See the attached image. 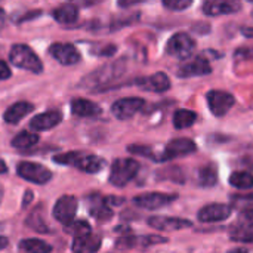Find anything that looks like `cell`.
Masks as SVG:
<instances>
[{"label":"cell","instance_id":"1","mask_svg":"<svg viewBox=\"0 0 253 253\" xmlns=\"http://www.w3.org/2000/svg\"><path fill=\"white\" fill-rule=\"evenodd\" d=\"M53 162L59 165H65V166H74L79 170L86 172V173H96L105 166V162L101 157L93 156V154L77 153V151L59 154L53 157Z\"/></svg>","mask_w":253,"mask_h":253},{"label":"cell","instance_id":"2","mask_svg":"<svg viewBox=\"0 0 253 253\" xmlns=\"http://www.w3.org/2000/svg\"><path fill=\"white\" fill-rule=\"evenodd\" d=\"M9 58H10V62L18 68H24V70H28L36 74L43 71L42 61L27 44H15L10 49Z\"/></svg>","mask_w":253,"mask_h":253},{"label":"cell","instance_id":"3","mask_svg":"<svg viewBox=\"0 0 253 253\" xmlns=\"http://www.w3.org/2000/svg\"><path fill=\"white\" fill-rule=\"evenodd\" d=\"M139 165L133 159H117L111 166L110 182L114 187L127 185L138 173Z\"/></svg>","mask_w":253,"mask_h":253},{"label":"cell","instance_id":"4","mask_svg":"<svg viewBox=\"0 0 253 253\" xmlns=\"http://www.w3.org/2000/svg\"><path fill=\"white\" fill-rule=\"evenodd\" d=\"M194 49H196V42L187 33H176L175 36L170 37V40L168 42V46H166L168 53L175 58H179V59L190 58L193 55Z\"/></svg>","mask_w":253,"mask_h":253},{"label":"cell","instance_id":"5","mask_svg":"<svg viewBox=\"0 0 253 253\" xmlns=\"http://www.w3.org/2000/svg\"><path fill=\"white\" fill-rule=\"evenodd\" d=\"M16 172L21 178H24L28 182H34L39 185H43L52 179V172L46 169L44 166L39 163L31 162H22L16 166Z\"/></svg>","mask_w":253,"mask_h":253},{"label":"cell","instance_id":"6","mask_svg":"<svg viewBox=\"0 0 253 253\" xmlns=\"http://www.w3.org/2000/svg\"><path fill=\"white\" fill-rule=\"evenodd\" d=\"M125 70V65L122 61L113 62V64H107L104 67H101L99 70H96L95 73H92L90 76H87L83 80V86H96V84H104L108 83L114 79H117L119 76H122Z\"/></svg>","mask_w":253,"mask_h":253},{"label":"cell","instance_id":"7","mask_svg":"<svg viewBox=\"0 0 253 253\" xmlns=\"http://www.w3.org/2000/svg\"><path fill=\"white\" fill-rule=\"evenodd\" d=\"M206 99L212 114L216 117L225 116L236 104V98L225 90H211L208 92Z\"/></svg>","mask_w":253,"mask_h":253},{"label":"cell","instance_id":"8","mask_svg":"<svg viewBox=\"0 0 253 253\" xmlns=\"http://www.w3.org/2000/svg\"><path fill=\"white\" fill-rule=\"evenodd\" d=\"M144 105H145V101L142 98H136V96L122 98L113 104L111 113L119 120H127L133 117L135 114H138L144 108Z\"/></svg>","mask_w":253,"mask_h":253},{"label":"cell","instance_id":"9","mask_svg":"<svg viewBox=\"0 0 253 253\" xmlns=\"http://www.w3.org/2000/svg\"><path fill=\"white\" fill-rule=\"evenodd\" d=\"M176 194H166V193H144L133 199V205L147 211H156L160 208H165L170 205L173 200H176Z\"/></svg>","mask_w":253,"mask_h":253},{"label":"cell","instance_id":"10","mask_svg":"<svg viewBox=\"0 0 253 253\" xmlns=\"http://www.w3.org/2000/svg\"><path fill=\"white\" fill-rule=\"evenodd\" d=\"M197 150V145L194 144V141L188 139V138H179V139H173L170 141L163 154L159 157L160 162H166V160H172V159H178V157H184L188 156L191 153H194Z\"/></svg>","mask_w":253,"mask_h":253},{"label":"cell","instance_id":"11","mask_svg":"<svg viewBox=\"0 0 253 253\" xmlns=\"http://www.w3.org/2000/svg\"><path fill=\"white\" fill-rule=\"evenodd\" d=\"M77 212V199L73 196H62L53 206V216L59 222L68 225L73 222Z\"/></svg>","mask_w":253,"mask_h":253},{"label":"cell","instance_id":"12","mask_svg":"<svg viewBox=\"0 0 253 253\" xmlns=\"http://www.w3.org/2000/svg\"><path fill=\"white\" fill-rule=\"evenodd\" d=\"M49 53L62 65H74L80 61V52L70 43H53L49 47Z\"/></svg>","mask_w":253,"mask_h":253},{"label":"cell","instance_id":"13","mask_svg":"<svg viewBox=\"0 0 253 253\" xmlns=\"http://www.w3.org/2000/svg\"><path fill=\"white\" fill-rule=\"evenodd\" d=\"M148 225L159 231H179L190 228L193 225L191 221L182 218H170V216H151L148 218Z\"/></svg>","mask_w":253,"mask_h":253},{"label":"cell","instance_id":"14","mask_svg":"<svg viewBox=\"0 0 253 253\" xmlns=\"http://www.w3.org/2000/svg\"><path fill=\"white\" fill-rule=\"evenodd\" d=\"M231 215V208L228 205L213 203L205 206L199 212V221L203 224H212V222H221L228 219Z\"/></svg>","mask_w":253,"mask_h":253},{"label":"cell","instance_id":"15","mask_svg":"<svg viewBox=\"0 0 253 253\" xmlns=\"http://www.w3.org/2000/svg\"><path fill=\"white\" fill-rule=\"evenodd\" d=\"M168 239L160 237V236H130V237H120L116 243V246L119 249H135V248H150L154 245H160V243H166Z\"/></svg>","mask_w":253,"mask_h":253},{"label":"cell","instance_id":"16","mask_svg":"<svg viewBox=\"0 0 253 253\" xmlns=\"http://www.w3.org/2000/svg\"><path fill=\"white\" fill-rule=\"evenodd\" d=\"M242 9L239 1H206L203 4V13L208 16H218V15H230L236 13Z\"/></svg>","mask_w":253,"mask_h":253},{"label":"cell","instance_id":"17","mask_svg":"<svg viewBox=\"0 0 253 253\" xmlns=\"http://www.w3.org/2000/svg\"><path fill=\"white\" fill-rule=\"evenodd\" d=\"M211 73H212V67L209 61L205 58H196L194 61L184 64L179 68L178 76L179 77H197V76H206Z\"/></svg>","mask_w":253,"mask_h":253},{"label":"cell","instance_id":"18","mask_svg":"<svg viewBox=\"0 0 253 253\" xmlns=\"http://www.w3.org/2000/svg\"><path fill=\"white\" fill-rule=\"evenodd\" d=\"M61 113L56 110H50L46 111L43 114L36 116L31 122H30V127L34 130H49L52 127H55L56 125L61 123Z\"/></svg>","mask_w":253,"mask_h":253},{"label":"cell","instance_id":"19","mask_svg":"<svg viewBox=\"0 0 253 253\" xmlns=\"http://www.w3.org/2000/svg\"><path fill=\"white\" fill-rule=\"evenodd\" d=\"M101 248V237L95 234H84L74 237L73 252L74 253H96Z\"/></svg>","mask_w":253,"mask_h":253},{"label":"cell","instance_id":"20","mask_svg":"<svg viewBox=\"0 0 253 253\" xmlns=\"http://www.w3.org/2000/svg\"><path fill=\"white\" fill-rule=\"evenodd\" d=\"M71 111L77 117H96L101 114V108L98 104L83 99V98H76L71 102Z\"/></svg>","mask_w":253,"mask_h":253},{"label":"cell","instance_id":"21","mask_svg":"<svg viewBox=\"0 0 253 253\" xmlns=\"http://www.w3.org/2000/svg\"><path fill=\"white\" fill-rule=\"evenodd\" d=\"M141 86L144 89H147V90L162 93V92H166L170 87V80H169V77L165 73L159 71V73L150 76L148 79H144Z\"/></svg>","mask_w":253,"mask_h":253},{"label":"cell","instance_id":"22","mask_svg":"<svg viewBox=\"0 0 253 253\" xmlns=\"http://www.w3.org/2000/svg\"><path fill=\"white\" fill-rule=\"evenodd\" d=\"M33 110H34V107L30 102H16L4 111L3 119L6 123H18V122H21L22 117L30 114Z\"/></svg>","mask_w":253,"mask_h":253},{"label":"cell","instance_id":"23","mask_svg":"<svg viewBox=\"0 0 253 253\" xmlns=\"http://www.w3.org/2000/svg\"><path fill=\"white\" fill-rule=\"evenodd\" d=\"M53 18L59 24H73L79 18V9L71 3L61 4L59 7L53 10Z\"/></svg>","mask_w":253,"mask_h":253},{"label":"cell","instance_id":"24","mask_svg":"<svg viewBox=\"0 0 253 253\" xmlns=\"http://www.w3.org/2000/svg\"><path fill=\"white\" fill-rule=\"evenodd\" d=\"M39 142V135L28 132V130H22L19 132L13 139H12V147L18 148V150H28L31 147H34Z\"/></svg>","mask_w":253,"mask_h":253},{"label":"cell","instance_id":"25","mask_svg":"<svg viewBox=\"0 0 253 253\" xmlns=\"http://www.w3.org/2000/svg\"><path fill=\"white\" fill-rule=\"evenodd\" d=\"M19 249L24 253H50L52 246L39 239H27L19 243Z\"/></svg>","mask_w":253,"mask_h":253},{"label":"cell","instance_id":"26","mask_svg":"<svg viewBox=\"0 0 253 253\" xmlns=\"http://www.w3.org/2000/svg\"><path fill=\"white\" fill-rule=\"evenodd\" d=\"M197 120V114L191 110H178L173 114V126L176 129L191 127Z\"/></svg>","mask_w":253,"mask_h":253},{"label":"cell","instance_id":"27","mask_svg":"<svg viewBox=\"0 0 253 253\" xmlns=\"http://www.w3.org/2000/svg\"><path fill=\"white\" fill-rule=\"evenodd\" d=\"M228 182L239 190H251L253 188V175L249 172H234L230 175Z\"/></svg>","mask_w":253,"mask_h":253},{"label":"cell","instance_id":"28","mask_svg":"<svg viewBox=\"0 0 253 253\" xmlns=\"http://www.w3.org/2000/svg\"><path fill=\"white\" fill-rule=\"evenodd\" d=\"M199 181L202 187H213L218 182V173L213 166H203L199 172Z\"/></svg>","mask_w":253,"mask_h":253},{"label":"cell","instance_id":"29","mask_svg":"<svg viewBox=\"0 0 253 253\" xmlns=\"http://www.w3.org/2000/svg\"><path fill=\"white\" fill-rule=\"evenodd\" d=\"M90 215L99 221H108L113 218V211L108 208V205L104 200H98L93 203V208L90 209Z\"/></svg>","mask_w":253,"mask_h":253},{"label":"cell","instance_id":"30","mask_svg":"<svg viewBox=\"0 0 253 253\" xmlns=\"http://www.w3.org/2000/svg\"><path fill=\"white\" fill-rule=\"evenodd\" d=\"M231 239L234 242L253 243V230L252 228H245V227H236L231 231Z\"/></svg>","mask_w":253,"mask_h":253},{"label":"cell","instance_id":"31","mask_svg":"<svg viewBox=\"0 0 253 253\" xmlns=\"http://www.w3.org/2000/svg\"><path fill=\"white\" fill-rule=\"evenodd\" d=\"M65 230H67L68 233L74 234V237H79V236H84V234H90V233H92L89 224L84 222V221L71 222V224H68V227H67Z\"/></svg>","mask_w":253,"mask_h":253},{"label":"cell","instance_id":"32","mask_svg":"<svg viewBox=\"0 0 253 253\" xmlns=\"http://www.w3.org/2000/svg\"><path fill=\"white\" fill-rule=\"evenodd\" d=\"M27 224H28V227H30V228H34V230H36V231H39V233H46V231H47L46 222H43V221H42V216H40V213H39V212L33 213V215L27 219Z\"/></svg>","mask_w":253,"mask_h":253},{"label":"cell","instance_id":"33","mask_svg":"<svg viewBox=\"0 0 253 253\" xmlns=\"http://www.w3.org/2000/svg\"><path fill=\"white\" fill-rule=\"evenodd\" d=\"M163 6L170 10H184L191 6V0H165Z\"/></svg>","mask_w":253,"mask_h":253},{"label":"cell","instance_id":"34","mask_svg":"<svg viewBox=\"0 0 253 253\" xmlns=\"http://www.w3.org/2000/svg\"><path fill=\"white\" fill-rule=\"evenodd\" d=\"M127 150H129L130 153L139 154V156H148V157L153 156L151 148H148V147H145V145H130V147H127Z\"/></svg>","mask_w":253,"mask_h":253},{"label":"cell","instance_id":"35","mask_svg":"<svg viewBox=\"0 0 253 253\" xmlns=\"http://www.w3.org/2000/svg\"><path fill=\"white\" fill-rule=\"evenodd\" d=\"M240 222H242V225H245V228H253V209L242 212Z\"/></svg>","mask_w":253,"mask_h":253},{"label":"cell","instance_id":"36","mask_svg":"<svg viewBox=\"0 0 253 253\" xmlns=\"http://www.w3.org/2000/svg\"><path fill=\"white\" fill-rule=\"evenodd\" d=\"M236 58L239 59H253V47L245 46L236 50Z\"/></svg>","mask_w":253,"mask_h":253},{"label":"cell","instance_id":"37","mask_svg":"<svg viewBox=\"0 0 253 253\" xmlns=\"http://www.w3.org/2000/svg\"><path fill=\"white\" fill-rule=\"evenodd\" d=\"M12 76L10 68L7 67V64L4 61H0V80H6Z\"/></svg>","mask_w":253,"mask_h":253},{"label":"cell","instance_id":"38","mask_svg":"<svg viewBox=\"0 0 253 253\" xmlns=\"http://www.w3.org/2000/svg\"><path fill=\"white\" fill-rule=\"evenodd\" d=\"M7 243H9V242H7V239H6V237H1V236H0V251H3V249H4V248L7 246Z\"/></svg>","mask_w":253,"mask_h":253},{"label":"cell","instance_id":"39","mask_svg":"<svg viewBox=\"0 0 253 253\" xmlns=\"http://www.w3.org/2000/svg\"><path fill=\"white\" fill-rule=\"evenodd\" d=\"M242 33H243L246 37H253V28H243Z\"/></svg>","mask_w":253,"mask_h":253},{"label":"cell","instance_id":"40","mask_svg":"<svg viewBox=\"0 0 253 253\" xmlns=\"http://www.w3.org/2000/svg\"><path fill=\"white\" fill-rule=\"evenodd\" d=\"M6 172H7V166H6V163L3 160H0V175L6 173Z\"/></svg>","mask_w":253,"mask_h":253},{"label":"cell","instance_id":"41","mask_svg":"<svg viewBox=\"0 0 253 253\" xmlns=\"http://www.w3.org/2000/svg\"><path fill=\"white\" fill-rule=\"evenodd\" d=\"M228 253H249L246 249H243V248H236V249H231Z\"/></svg>","mask_w":253,"mask_h":253},{"label":"cell","instance_id":"42","mask_svg":"<svg viewBox=\"0 0 253 253\" xmlns=\"http://www.w3.org/2000/svg\"><path fill=\"white\" fill-rule=\"evenodd\" d=\"M1 199H3V187L0 185V203H1Z\"/></svg>","mask_w":253,"mask_h":253}]
</instances>
